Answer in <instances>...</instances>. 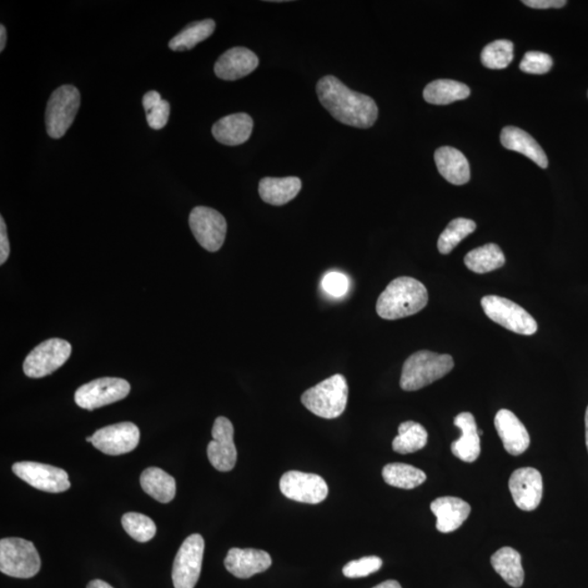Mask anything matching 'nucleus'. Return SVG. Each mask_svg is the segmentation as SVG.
Masks as SVG:
<instances>
[{"label": "nucleus", "mask_w": 588, "mask_h": 588, "mask_svg": "<svg viewBox=\"0 0 588 588\" xmlns=\"http://www.w3.org/2000/svg\"><path fill=\"white\" fill-rule=\"evenodd\" d=\"M253 119L244 113L226 115L213 125L214 138L219 143L237 147L248 141L252 134Z\"/></svg>", "instance_id": "4be33fe9"}, {"label": "nucleus", "mask_w": 588, "mask_h": 588, "mask_svg": "<svg viewBox=\"0 0 588 588\" xmlns=\"http://www.w3.org/2000/svg\"><path fill=\"white\" fill-rule=\"evenodd\" d=\"M383 567V560L379 557L371 556L361 558L359 560L349 562L344 567V575L349 579H360L379 571Z\"/></svg>", "instance_id": "c9c22d12"}, {"label": "nucleus", "mask_w": 588, "mask_h": 588, "mask_svg": "<svg viewBox=\"0 0 588 588\" xmlns=\"http://www.w3.org/2000/svg\"><path fill=\"white\" fill-rule=\"evenodd\" d=\"M280 490L286 499L316 505L328 496V485L320 475L299 471L286 472L280 480Z\"/></svg>", "instance_id": "f8f14e48"}, {"label": "nucleus", "mask_w": 588, "mask_h": 588, "mask_svg": "<svg viewBox=\"0 0 588 588\" xmlns=\"http://www.w3.org/2000/svg\"><path fill=\"white\" fill-rule=\"evenodd\" d=\"M141 486L155 500L168 504L175 496V481L172 475L158 467H149L141 475Z\"/></svg>", "instance_id": "bb28decb"}, {"label": "nucleus", "mask_w": 588, "mask_h": 588, "mask_svg": "<svg viewBox=\"0 0 588 588\" xmlns=\"http://www.w3.org/2000/svg\"><path fill=\"white\" fill-rule=\"evenodd\" d=\"M481 304L492 321L516 334L532 336L539 329L533 316L510 300L497 295H486L481 299Z\"/></svg>", "instance_id": "0eeeda50"}, {"label": "nucleus", "mask_w": 588, "mask_h": 588, "mask_svg": "<svg viewBox=\"0 0 588 588\" xmlns=\"http://www.w3.org/2000/svg\"><path fill=\"white\" fill-rule=\"evenodd\" d=\"M476 229V224L473 220L466 218H456L450 221L439 239V252L441 254H449L455 250L456 246L465 239L467 235L473 234Z\"/></svg>", "instance_id": "473e14b6"}, {"label": "nucleus", "mask_w": 588, "mask_h": 588, "mask_svg": "<svg viewBox=\"0 0 588 588\" xmlns=\"http://www.w3.org/2000/svg\"><path fill=\"white\" fill-rule=\"evenodd\" d=\"M7 32L6 28L4 25H0V52H4V47H6Z\"/></svg>", "instance_id": "37998d69"}, {"label": "nucleus", "mask_w": 588, "mask_h": 588, "mask_svg": "<svg viewBox=\"0 0 588 588\" xmlns=\"http://www.w3.org/2000/svg\"><path fill=\"white\" fill-rule=\"evenodd\" d=\"M500 140L501 144L507 149L526 156L527 158L539 165L542 169L548 167V158L544 149L524 130L516 127H506L501 131Z\"/></svg>", "instance_id": "b1692460"}, {"label": "nucleus", "mask_w": 588, "mask_h": 588, "mask_svg": "<svg viewBox=\"0 0 588 588\" xmlns=\"http://www.w3.org/2000/svg\"><path fill=\"white\" fill-rule=\"evenodd\" d=\"M505 263V254L500 246L495 243H489L472 250L464 258L466 268L476 274L490 273L492 270L502 268Z\"/></svg>", "instance_id": "cd10ccee"}, {"label": "nucleus", "mask_w": 588, "mask_h": 588, "mask_svg": "<svg viewBox=\"0 0 588 588\" xmlns=\"http://www.w3.org/2000/svg\"><path fill=\"white\" fill-rule=\"evenodd\" d=\"M87 588H114L113 586H110L108 583L100 581V580H94L92 582L89 583V585Z\"/></svg>", "instance_id": "a18cd8bd"}, {"label": "nucleus", "mask_w": 588, "mask_h": 588, "mask_svg": "<svg viewBox=\"0 0 588 588\" xmlns=\"http://www.w3.org/2000/svg\"><path fill=\"white\" fill-rule=\"evenodd\" d=\"M189 225L196 241L209 252H217L224 245L227 221L217 210L198 206L190 214Z\"/></svg>", "instance_id": "9b49d317"}, {"label": "nucleus", "mask_w": 588, "mask_h": 588, "mask_svg": "<svg viewBox=\"0 0 588 588\" xmlns=\"http://www.w3.org/2000/svg\"><path fill=\"white\" fill-rule=\"evenodd\" d=\"M454 368L455 362L449 354L427 350L415 352L405 362L400 387L405 391L420 390L449 374Z\"/></svg>", "instance_id": "7ed1b4c3"}, {"label": "nucleus", "mask_w": 588, "mask_h": 588, "mask_svg": "<svg viewBox=\"0 0 588 588\" xmlns=\"http://www.w3.org/2000/svg\"><path fill=\"white\" fill-rule=\"evenodd\" d=\"M430 510L437 517V530L445 534L459 529L471 514L470 505L456 497H441L434 500Z\"/></svg>", "instance_id": "412c9836"}, {"label": "nucleus", "mask_w": 588, "mask_h": 588, "mask_svg": "<svg viewBox=\"0 0 588 588\" xmlns=\"http://www.w3.org/2000/svg\"><path fill=\"white\" fill-rule=\"evenodd\" d=\"M130 389L127 380L104 377L80 387L75 392L74 401L80 408L92 411L124 399Z\"/></svg>", "instance_id": "1a4fd4ad"}, {"label": "nucleus", "mask_w": 588, "mask_h": 588, "mask_svg": "<svg viewBox=\"0 0 588 588\" xmlns=\"http://www.w3.org/2000/svg\"><path fill=\"white\" fill-rule=\"evenodd\" d=\"M13 471L34 489L52 494L67 491L72 486L67 472L56 466L23 461L14 464Z\"/></svg>", "instance_id": "ddd939ff"}, {"label": "nucleus", "mask_w": 588, "mask_h": 588, "mask_svg": "<svg viewBox=\"0 0 588 588\" xmlns=\"http://www.w3.org/2000/svg\"><path fill=\"white\" fill-rule=\"evenodd\" d=\"M10 255V244L7 234L6 224L4 218H0V264L6 263Z\"/></svg>", "instance_id": "ea45409f"}, {"label": "nucleus", "mask_w": 588, "mask_h": 588, "mask_svg": "<svg viewBox=\"0 0 588 588\" xmlns=\"http://www.w3.org/2000/svg\"><path fill=\"white\" fill-rule=\"evenodd\" d=\"M316 92L321 105L341 124L368 129L379 117V107L373 98L346 88L333 75L320 79Z\"/></svg>", "instance_id": "f257e3e1"}, {"label": "nucleus", "mask_w": 588, "mask_h": 588, "mask_svg": "<svg viewBox=\"0 0 588 588\" xmlns=\"http://www.w3.org/2000/svg\"><path fill=\"white\" fill-rule=\"evenodd\" d=\"M552 59L550 55L541 52H529L524 55L520 64L523 72L530 74H545L550 72Z\"/></svg>", "instance_id": "e433bc0d"}, {"label": "nucleus", "mask_w": 588, "mask_h": 588, "mask_svg": "<svg viewBox=\"0 0 588 588\" xmlns=\"http://www.w3.org/2000/svg\"><path fill=\"white\" fill-rule=\"evenodd\" d=\"M123 526L127 534L140 542H147L154 539L156 534L155 523L148 516L129 512L122 519Z\"/></svg>", "instance_id": "f704fd0d"}, {"label": "nucleus", "mask_w": 588, "mask_h": 588, "mask_svg": "<svg viewBox=\"0 0 588 588\" xmlns=\"http://www.w3.org/2000/svg\"><path fill=\"white\" fill-rule=\"evenodd\" d=\"M216 23L212 19L193 22L183 29L173 39H170L169 47L175 52H185L192 49L200 42L209 38L215 31Z\"/></svg>", "instance_id": "c756f323"}, {"label": "nucleus", "mask_w": 588, "mask_h": 588, "mask_svg": "<svg viewBox=\"0 0 588 588\" xmlns=\"http://www.w3.org/2000/svg\"><path fill=\"white\" fill-rule=\"evenodd\" d=\"M303 189L298 177L270 178L260 180L259 192L265 203L283 206L296 198Z\"/></svg>", "instance_id": "393cba45"}, {"label": "nucleus", "mask_w": 588, "mask_h": 588, "mask_svg": "<svg viewBox=\"0 0 588 588\" xmlns=\"http://www.w3.org/2000/svg\"><path fill=\"white\" fill-rule=\"evenodd\" d=\"M454 423L462 435L459 439L452 442V454L457 459L472 464L481 455V439L474 416L470 412H464L456 416Z\"/></svg>", "instance_id": "aec40b11"}, {"label": "nucleus", "mask_w": 588, "mask_h": 588, "mask_svg": "<svg viewBox=\"0 0 588 588\" xmlns=\"http://www.w3.org/2000/svg\"><path fill=\"white\" fill-rule=\"evenodd\" d=\"M321 284H323L326 293L336 296V298H340V296L348 293L349 279L346 278L345 275L337 273V271L327 274Z\"/></svg>", "instance_id": "4c0bfd02"}, {"label": "nucleus", "mask_w": 588, "mask_h": 588, "mask_svg": "<svg viewBox=\"0 0 588 588\" xmlns=\"http://www.w3.org/2000/svg\"><path fill=\"white\" fill-rule=\"evenodd\" d=\"M348 395L345 377L336 374L306 390L301 396V402L316 416L333 420L344 413Z\"/></svg>", "instance_id": "20e7f679"}, {"label": "nucleus", "mask_w": 588, "mask_h": 588, "mask_svg": "<svg viewBox=\"0 0 588 588\" xmlns=\"http://www.w3.org/2000/svg\"><path fill=\"white\" fill-rule=\"evenodd\" d=\"M494 570L512 587L519 588L524 582V570L519 551L511 547L501 548L491 557Z\"/></svg>", "instance_id": "a878e982"}, {"label": "nucleus", "mask_w": 588, "mask_h": 588, "mask_svg": "<svg viewBox=\"0 0 588 588\" xmlns=\"http://www.w3.org/2000/svg\"><path fill=\"white\" fill-rule=\"evenodd\" d=\"M523 4L531 8L550 9L565 7L567 2L565 0H524Z\"/></svg>", "instance_id": "a19ab883"}, {"label": "nucleus", "mask_w": 588, "mask_h": 588, "mask_svg": "<svg viewBox=\"0 0 588 588\" xmlns=\"http://www.w3.org/2000/svg\"><path fill=\"white\" fill-rule=\"evenodd\" d=\"M271 566V558L268 552L260 550H240L231 548L225 559V567L231 575L238 579H250L259 573L268 570Z\"/></svg>", "instance_id": "f3484780"}, {"label": "nucleus", "mask_w": 588, "mask_h": 588, "mask_svg": "<svg viewBox=\"0 0 588 588\" xmlns=\"http://www.w3.org/2000/svg\"><path fill=\"white\" fill-rule=\"evenodd\" d=\"M139 441V427L130 422H124L95 431L92 444L105 455L120 456L137 448Z\"/></svg>", "instance_id": "4468645a"}, {"label": "nucleus", "mask_w": 588, "mask_h": 588, "mask_svg": "<svg viewBox=\"0 0 588 588\" xmlns=\"http://www.w3.org/2000/svg\"><path fill=\"white\" fill-rule=\"evenodd\" d=\"M509 490L517 507L533 511L542 499V479L540 471L533 467H522L512 473Z\"/></svg>", "instance_id": "dca6fc26"}, {"label": "nucleus", "mask_w": 588, "mask_h": 588, "mask_svg": "<svg viewBox=\"0 0 588 588\" xmlns=\"http://www.w3.org/2000/svg\"><path fill=\"white\" fill-rule=\"evenodd\" d=\"M481 64L489 69H505L514 60V43L507 39H499L482 49Z\"/></svg>", "instance_id": "72a5a7b5"}, {"label": "nucleus", "mask_w": 588, "mask_h": 588, "mask_svg": "<svg viewBox=\"0 0 588 588\" xmlns=\"http://www.w3.org/2000/svg\"><path fill=\"white\" fill-rule=\"evenodd\" d=\"M471 89L465 84L452 80H436L424 89L423 97L427 103L448 105L469 98Z\"/></svg>", "instance_id": "c85d7f7f"}, {"label": "nucleus", "mask_w": 588, "mask_h": 588, "mask_svg": "<svg viewBox=\"0 0 588 588\" xmlns=\"http://www.w3.org/2000/svg\"><path fill=\"white\" fill-rule=\"evenodd\" d=\"M41 570V558L32 541L17 537L0 541V571L17 579H31Z\"/></svg>", "instance_id": "39448f33"}, {"label": "nucleus", "mask_w": 588, "mask_h": 588, "mask_svg": "<svg viewBox=\"0 0 588 588\" xmlns=\"http://www.w3.org/2000/svg\"><path fill=\"white\" fill-rule=\"evenodd\" d=\"M234 425L225 416L216 419L212 436L213 440L208 447V456L210 464L219 472H229L237 464V448L234 441Z\"/></svg>", "instance_id": "2eb2a0df"}, {"label": "nucleus", "mask_w": 588, "mask_h": 588, "mask_svg": "<svg viewBox=\"0 0 588 588\" xmlns=\"http://www.w3.org/2000/svg\"><path fill=\"white\" fill-rule=\"evenodd\" d=\"M374 588H402L399 582L389 580L375 586Z\"/></svg>", "instance_id": "c03bdc74"}, {"label": "nucleus", "mask_w": 588, "mask_h": 588, "mask_svg": "<svg viewBox=\"0 0 588 588\" xmlns=\"http://www.w3.org/2000/svg\"><path fill=\"white\" fill-rule=\"evenodd\" d=\"M435 163L439 174L448 183L462 185L471 178L470 164L464 153L451 147H442L435 152Z\"/></svg>", "instance_id": "5701e85b"}, {"label": "nucleus", "mask_w": 588, "mask_h": 588, "mask_svg": "<svg viewBox=\"0 0 588 588\" xmlns=\"http://www.w3.org/2000/svg\"><path fill=\"white\" fill-rule=\"evenodd\" d=\"M383 477L387 484L402 490H413L426 481L423 471L405 464H387L383 469Z\"/></svg>", "instance_id": "2f4dec72"}, {"label": "nucleus", "mask_w": 588, "mask_h": 588, "mask_svg": "<svg viewBox=\"0 0 588 588\" xmlns=\"http://www.w3.org/2000/svg\"><path fill=\"white\" fill-rule=\"evenodd\" d=\"M162 100V97H160L158 92H156V90H149V92L144 95L142 100L145 112L149 113L150 109L158 107Z\"/></svg>", "instance_id": "79ce46f5"}, {"label": "nucleus", "mask_w": 588, "mask_h": 588, "mask_svg": "<svg viewBox=\"0 0 588 588\" xmlns=\"http://www.w3.org/2000/svg\"><path fill=\"white\" fill-rule=\"evenodd\" d=\"M81 104V95L73 85H63L50 97L45 122L50 138H63L72 127Z\"/></svg>", "instance_id": "423d86ee"}, {"label": "nucleus", "mask_w": 588, "mask_h": 588, "mask_svg": "<svg viewBox=\"0 0 588 588\" xmlns=\"http://www.w3.org/2000/svg\"><path fill=\"white\" fill-rule=\"evenodd\" d=\"M170 115V104L163 99L158 107L147 113L148 124L154 130H160L168 123Z\"/></svg>", "instance_id": "58836bf2"}, {"label": "nucleus", "mask_w": 588, "mask_h": 588, "mask_svg": "<svg viewBox=\"0 0 588 588\" xmlns=\"http://www.w3.org/2000/svg\"><path fill=\"white\" fill-rule=\"evenodd\" d=\"M205 542L200 534H192L181 545L173 567L175 588H194L202 571Z\"/></svg>", "instance_id": "9d476101"}, {"label": "nucleus", "mask_w": 588, "mask_h": 588, "mask_svg": "<svg viewBox=\"0 0 588 588\" xmlns=\"http://www.w3.org/2000/svg\"><path fill=\"white\" fill-rule=\"evenodd\" d=\"M495 427L507 452L520 456L529 448L531 439L529 431L514 412L502 409L496 414Z\"/></svg>", "instance_id": "6ab92c4d"}, {"label": "nucleus", "mask_w": 588, "mask_h": 588, "mask_svg": "<svg viewBox=\"0 0 588 588\" xmlns=\"http://www.w3.org/2000/svg\"><path fill=\"white\" fill-rule=\"evenodd\" d=\"M72 345L64 339L53 338L44 341L30 352L24 360V374L30 379H43L53 374L72 355Z\"/></svg>", "instance_id": "6e6552de"}, {"label": "nucleus", "mask_w": 588, "mask_h": 588, "mask_svg": "<svg viewBox=\"0 0 588 588\" xmlns=\"http://www.w3.org/2000/svg\"><path fill=\"white\" fill-rule=\"evenodd\" d=\"M429 303V293L421 281L411 277L392 280L377 300L379 318L396 320L419 313Z\"/></svg>", "instance_id": "f03ea898"}, {"label": "nucleus", "mask_w": 588, "mask_h": 588, "mask_svg": "<svg viewBox=\"0 0 588 588\" xmlns=\"http://www.w3.org/2000/svg\"><path fill=\"white\" fill-rule=\"evenodd\" d=\"M429 434L423 426L416 422H405L399 426V435L392 441V449L398 454L406 455L423 449Z\"/></svg>", "instance_id": "7c9ffc66"}, {"label": "nucleus", "mask_w": 588, "mask_h": 588, "mask_svg": "<svg viewBox=\"0 0 588 588\" xmlns=\"http://www.w3.org/2000/svg\"><path fill=\"white\" fill-rule=\"evenodd\" d=\"M585 433H586V447L588 451V406L585 413Z\"/></svg>", "instance_id": "49530a36"}, {"label": "nucleus", "mask_w": 588, "mask_h": 588, "mask_svg": "<svg viewBox=\"0 0 588 588\" xmlns=\"http://www.w3.org/2000/svg\"><path fill=\"white\" fill-rule=\"evenodd\" d=\"M87 441L88 442H92L93 441V436L87 437Z\"/></svg>", "instance_id": "de8ad7c7"}, {"label": "nucleus", "mask_w": 588, "mask_h": 588, "mask_svg": "<svg viewBox=\"0 0 588 588\" xmlns=\"http://www.w3.org/2000/svg\"><path fill=\"white\" fill-rule=\"evenodd\" d=\"M259 57L245 47H234L221 55L215 64V73L225 81H235L252 73L259 67Z\"/></svg>", "instance_id": "a211bd4d"}]
</instances>
